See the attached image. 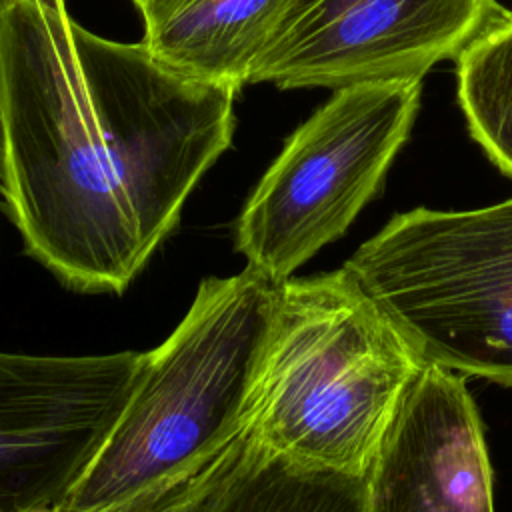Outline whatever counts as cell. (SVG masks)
<instances>
[{"instance_id":"obj_1","label":"cell","mask_w":512,"mask_h":512,"mask_svg":"<svg viewBox=\"0 0 512 512\" xmlns=\"http://www.w3.org/2000/svg\"><path fill=\"white\" fill-rule=\"evenodd\" d=\"M236 92L0 0V204L26 254L68 290L122 294L230 146Z\"/></svg>"},{"instance_id":"obj_2","label":"cell","mask_w":512,"mask_h":512,"mask_svg":"<svg viewBox=\"0 0 512 512\" xmlns=\"http://www.w3.org/2000/svg\"><path fill=\"white\" fill-rule=\"evenodd\" d=\"M426 362L342 266L280 282L250 410L274 452L366 476Z\"/></svg>"},{"instance_id":"obj_3","label":"cell","mask_w":512,"mask_h":512,"mask_svg":"<svg viewBox=\"0 0 512 512\" xmlns=\"http://www.w3.org/2000/svg\"><path fill=\"white\" fill-rule=\"evenodd\" d=\"M280 282L244 266L204 278L154 350L132 392L54 512H94L120 502L240 432L274 322Z\"/></svg>"},{"instance_id":"obj_4","label":"cell","mask_w":512,"mask_h":512,"mask_svg":"<svg viewBox=\"0 0 512 512\" xmlns=\"http://www.w3.org/2000/svg\"><path fill=\"white\" fill-rule=\"evenodd\" d=\"M344 266L426 364L512 388V198L394 214Z\"/></svg>"},{"instance_id":"obj_5","label":"cell","mask_w":512,"mask_h":512,"mask_svg":"<svg viewBox=\"0 0 512 512\" xmlns=\"http://www.w3.org/2000/svg\"><path fill=\"white\" fill-rule=\"evenodd\" d=\"M420 82L338 88L286 140L234 224L246 266L284 282L348 230L412 130Z\"/></svg>"},{"instance_id":"obj_6","label":"cell","mask_w":512,"mask_h":512,"mask_svg":"<svg viewBox=\"0 0 512 512\" xmlns=\"http://www.w3.org/2000/svg\"><path fill=\"white\" fill-rule=\"evenodd\" d=\"M500 12L496 0H290L250 84L338 90L422 80Z\"/></svg>"},{"instance_id":"obj_7","label":"cell","mask_w":512,"mask_h":512,"mask_svg":"<svg viewBox=\"0 0 512 512\" xmlns=\"http://www.w3.org/2000/svg\"><path fill=\"white\" fill-rule=\"evenodd\" d=\"M144 352H0V512H54L124 408Z\"/></svg>"},{"instance_id":"obj_8","label":"cell","mask_w":512,"mask_h":512,"mask_svg":"<svg viewBox=\"0 0 512 512\" xmlns=\"http://www.w3.org/2000/svg\"><path fill=\"white\" fill-rule=\"evenodd\" d=\"M366 512H494L484 430L460 374L422 368L368 470Z\"/></svg>"},{"instance_id":"obj_9","label":"cell","mask_w":512,"mask_h":512,"mask_svg":"<svg viewBox=\"0 0 512 512\" xmlns=\"http://www.w3.org/2000/svg\"><path fill=\"white\" fill-rule=\"evenodd\" d=\"M148 512H366L368 474L294 462L246 426L140 490Z\"/></svg>"},{"instance_id":"obj_10","label":"cell","mask_w":512,"mask_h":512,"mask_svg":"<svg viewBox=\"0 0 512 512\" xmlns=\"http://www.w3.org/2000/svg\"><path fill=\"white\" fill-rule=\"evenodd\" d=\"M290 0H154L142 12L146 50L164 66L240 90Z\"/></svg>"},{"instance_id":"obj_11","label":"cell","mask_w":512,"mask_h":512,"mask_svg":"<svg viewBox=\"0 0 512 512\" xmlns=\"http://www.w3.org/2000/svg\"><path fill=\"white\" fill-rule=\"evenodd\" d=\"M456 86L472 138L512 178V12L502 10L460 52Z\"/></svg>"},{"instance_id":"obj_12","label":"cell","mask_w":512,"mask_h":512,"mask_svg":"<svg viewBox=\"0 0 512 512\" xmlns=\"http://www.w3.org/2000/svg\"><path fill=\"white\" fill-rule=\"evenodd\" d=\"M94 512H148V508H146V502H144L142 494L136 492V494H132V496H128L120 502H114V504L104 506V508L94 510Z\"/></svg>"},{"instance_id":"obj_13","label":"cell","mask_w":512,"mask_h":512,"mask_svg":"<svg viewBox=\"0 0 512 512\" xmlns=\"http://www.w3.org/2000/svg\"><path fill=\"white\" fill-rule=\"evenodd\" d=\"M38 2L50 8H64V0H38Z\"/></svg>"},{"instance_id":"obj_14","label":"cell","mask_w":512,"mask_h":512,"mask_svg":"<svg viewBox=\"0 0 512 512\" xmlns=\"http://www.w3.org/2000/svg\"><path fill=\"white\" fill-rule=\"evenodd\" d=\"M132 2H134V4H136L140 10H144V8H146L148 4H152L154 0H132Z\"/></svg>"}]
</instances>
